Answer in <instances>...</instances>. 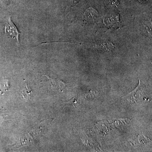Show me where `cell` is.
I'll return each mask as SVG.
<instances>
[{"mask_svg":"<svg viewBox=\"0 0 152 152\" xmlns=\"http://www.w3.org/2000/svg\"><path fill=\"white\" fill-rule=\"evenodd\" d=\"M5 34L8 37L15 40L19 45V36L20 34L10 17L8 18V22L5 25Z\"/></svg>","mask_w":152,"mask_h":152,"instance_id":"1","label":"cell"},{"mask_svg":"<svg viewBox=\"0 0 152 152\" xmlns=\"http://www.w3.org/2000/svg\"><path fill=\"white\" fill-rule=\"evenodd\" d=\"M98 17L97 12L92 8L88 9L84 15L83 20L86 23L94 21L96 20Z\"/></svg>","mask_w":152,"mask_h":152,"instance_id":"2","label":"cell"},{"mask_svg":"<svg viewBox=\"0 0 152 152\" xmlns=\"http://www.w3.org/2000/svg\"><path fill=\"white\" fill-rule=\"evenodd\" d=\"M21 96L26 99H31L33 96L32 90L30 88L28 83H26L21 91Z\"/></svg>","mask_w":152,"mask_h":152,"instance_id":"3","label":"cell"},{"mask_svg":"<svg viewBox=\"0 0 152 152\" xmlns=\"http://www.w3.org/2000/svg\"><path fill=\"white\" fill-rule=\"evenodd\" d=\"M9 86V80L7 79L3 80L0 82V92L1 94H4L5 92L8 90Z\"/></svg>","mask_w":152,"mask_h":152,"instance_id":"4","label":"cell"},{"mask_svg":"<svg viewBox=\"0 0 152 152\" xmlns=\"http://www.w3.org/2000/svg\"><path fill=\"white\" fill-rule=\"evenodd\" d=\"M80 0H72V2H71L72 6L75 4L76 3H77Z\"/></svg>","mask_w":152,"mask_h":152,"instance_id":"5","label":"cell"}]
</instances>
